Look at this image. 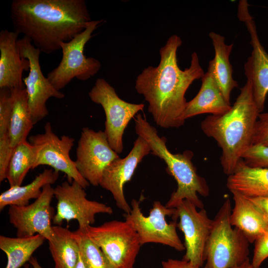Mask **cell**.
<instances>
[{
	"mask_svg": "<svg viewBox=\"0 0 268 268\" xmlns=\"http://www.w3.org/2000/svg\"><path fill=\"white\" fill-rule=\"evenodd\" d=\"M182 44L178 35L170 36L159 50L158 66L144 68L135 80L136 92L148 103V111L156 125L163 128H177L184 124L186 92L204 74L196 52L192 54L189 67L180 68L177 53Z\"/></svg>",
	"mask_w": 268,
	"mask_h": 268,
	"instance_id": "cell-1",
	"label": "cell"
},
{
	"mask_svg": "<svg viewBox=\"0 0 268 268\" xmlns=\"http://www.w3.org/2000/svg\"><path fill=\"white\" fill-rule=\"evenodd\" d=\"M10 16L14 31L50 54L82 32L91 17L84 0H13Z\"/></svg>",
	"mask_w": 268,
	"mask_h": 268,
	"instance_id": "cell-2",
	"label": "cell"
},
{
	"mask_svg": "<svg viewBox=\"0 0 268 268\" xmlns=\"http://www.w3.org/2000/svg\"><path fill=\"white\" fill-rule=\"evenodd\" d=\"M260 113L251 83L247 80L228 111L221 115H209L201 122L203 133L213 138L221 149L220 163L226 175L234 172L243 155L252 145Z\"/></svg>",
	"mask_w": 268,
	"mask_h": 268,
	"instance_id": "cell-3",
	"label": "cell"
},
{
	"mask_svg": "<svg viewBox=\"0 0 268 268\" xmlns=\"http://www.w3.org/2000/svg\"><path fill=\"white\" fill-rule=\"evenodd\" d=\"M135 130L137 135L148 143L150 153L164 161L168 173L177 182V189L171 194L165 206L175 208L182 201L186 200L198 209L204 208L198 195L208 196L209 189L206 180L198 174L192 163L193 152L189 150L182 153L171 152L167 147L166 137L160 136L156 128L140 114H137L135 118Z\"/></svg>",
	"mask_w": 268,
	"mask_h": 268,
	"instance_id": "cell-4",
	"label": "cell"
},
{
	"mask_svg": "<svg viewBox=\"0 0 268 268\" xmlns=\"http://www.w3.org/2000/svg\"><path fill=\"white\" fill-rule=\"evenodd\" d=\"M231 201L226 199L212 220L203 268H233L249 259V242L230 222Z\"/></svg>",
	"mask_w": 268,
	"mask_h": 268,
	"instance_id": "cell-5",
	"label": "cell"
},
{
	"mask_svg": "<svg viewBox=\"0 0 268 268\" xmlns=\"http://www.w3.org/2000/svg\"><path fill=\"white\" fill-rule=\"evenodd\" d=\"M80 230L116 268H134L141 245L137 233L127 221L113 220Z\"/></svg>",
	"mask_w": 268,
	"mask_h": 268,
	"instance_id": "cell-6",
	"label": "cell"
},
{
	"mask_svg": "<svg viewBox=\"0 0 268 268\" xmlns=\"http://www.w3.org/2000/svg\"><path fill=\"white\" fill-rule=\"evenodd\" d=\"M102 20H91L85 29L71 40L60 44L62 58L59 65L48 73L47 78L58 90L66 87L72 79L85 81L99 71L101 64L93 57L84 55L86 44Z\"/></svg>",
	"mask_w": 268,
	"mask_h": 268,
	"instance_id": "cell-7",
	"label": "cell"
},
{
	"mask_svg": "<svg viewBox=\"0 0 268 268\" xmlns=\"http://www.w3.org/2000/svg\"><path fill=\"white\" fill-rule=\"evenodd\" d=\"M140 201H131V210L124 216L137 233L141 246L147 243H158L169 246L178 251L185 250L184 244L177 232L176 220L170 223L167 216L173 217L175 208H168L159 201H155L149 215L145 216L140 207Z\"/></svg>",
	"mask_w": 268,
	"mask_h": 268,
	"instance_id": "cell-8",
	"label": "cell"
},
{
	"mask_svg": "<svg viewBox=\"0 0 268 268\" xmlns=\"http://www.w3.org/2000/svg\"><path fill=\"white\" fill-rule=\"evenodd\" d=\"M90 100L100 105L105 112L104 133L112 148L118 154L123 150V137L128 124L144 105L126 102L117 94L115 88L105 79H96L88 92Z\"/></svg>",
	"mask_w": 268,
	"mask_h": 268,
	"instance_id": "cell-9",
	"label": "cell"
},
{
	"mask_svg": "<svg viewBox=\"0 0 268 268\" xmlns=\"http://www.w3.org/2000/svg\"><path fill=\"white\" fill-rule=\"evenodd\" d=\"M74 140L67 135L58 136L53 132L51 123L47 122L42 134L31 135L28 138L35 153L32 169L40 165L50 166L54 170L65 174L69 183L74 181L86 189L90 184L80 175L74 161L69 155Z\"/></svg>",
	"mask_w": 268,
	"mask_h": 268,
	"instance_id": "cell-10",
	"label": "cell"
},
{
	"mask_svg": "<svg viewBox=\"0 0 268 268\" xmlns=\"http://www.w3.org/2000/svg\"><path fill=\"white\" fill-rule=\"evenodd\" d=\"M85 189L76 182L65 181L54 189L57 201L53 223L61 226L64 220H76L78 228L83 230L92 225L100 213L112 214L113 209L105 203L88 200Z\"/></svg>",
	"mask_w": 268,
	"mask_h": 268,
	"instance_id": "cell-11",
	"label": "cell"
},
{
	"mask_svg": "<svg viewBox=\"0 0 268 268\" xmlns=\"http://www.w3.org/2000/svg\"><path fill=\"white\" fill-rule=\"evenodd\" d=\"M17 46L20 56L27 59L30 63L29 72L23 78L31 119L34 125L49 114L46 103L52 97L63 99V93L56 89L46 77L41 68L39 58L40 50L36 48L28 38L19 39Z\"/></svg>",
	"mask_w": 268,
	"mask_h": 268,
	"instance_id": "cell-12",
	"label": "cell"
},
{
	"mask_svg": "<svg viewBox=\"0 0 268 268\" xmlns=\"http://www.w3.org/2000/svg\"><path fill=\"white\" fill-rule=\"evenodd\" d=\"M118 154L111 147L104 131L82 128L76 149L75 167L80 175L93 186L100 185L106 168Z\"/></svg>",
	"mask_w": 268,
	"mask_h": 268,
	"instance_id": "cell-13",
	"label": "cell"
},
{
	"mask_svg": "<svg viewBox=\"0 0 268 268\" xmlns=\"http://www.w3.org/2000/svg\"><path fill=\"white\" fill-rule=\"evenodd\" d=\"M51 185L44 186L40 196L32 203L24 206L10 205L9 222L16 228V236L29 237L40 234L48 241L54 237L53 219L55 213L51 205L54 197Z\"/></svg>",
	"mask_w": 268,
	"mask_h": 268,
	"instance_id": "cell-14",
	"label": "cell"
},
{
	"mask_svg": "<svg viewBox=\"0 0 268 268\" xmlns=\"http://www.w3.org/2000/svg\"><path fill=\"white\" fill-rule=\"evenodd\" d=\"M175 208L173 218L175 220L179 218L177 227L184 236L186 253L183 260L201 268L205 262V247L212 220L204 208L198 210L195 205L186 200L182 201Z\"/></svg>",
	"mask_w": 268,
	"mask_h": 268,
	"instance_id": "cell-15",
	"label": "cell"
},
{
	"mask_svg": "<svg viewBox=\"0 0 268 268\" xmlns=\"http://www.w3.org/2000/svg\"><path fill=\"white\" fill-rule=\"evenodd\" d=\"M248 6L247 1H240L238 10V16L245 23L250 34L252 47L251 56L244 65L245 74L251 83L254 100L262 113L268 94V54L260 42Z\"/></svg>",
	"mask_w": 268,
	"mask_h": 268,
	"instance_id": "cell-16",
	"label": "cell"
},
{
	"mask_svg": "<svg viewBox=\"0 0 268 268\" xmlns=\"http://www.w3.org/2000/svg\"><path fill=\"white\" fill-rule=\"evenodd\" d=\"M150 152L148 143L138 135L128 155L114 160L104 172L99 186L111 193L117 206L125 213L130 212L131 206L124 195V186L131 180L138 164Z\"/></svg>",
	"mask_w": 268,
	"mask_h": 268,
	"instance_id": "cell-17",
	"label": "cell"
},
{
	"mask_svg": "<svg viewBox=\"0 0 268 268\" xmlns=\"http://www.w3.org/2000/svg\"><path fill=\"white\" fill-rule=\"evenodd\" d=\"M19 34L7 29L0 32V89L25 88L24 71H29V61L22 58L17 42Z\"/></svg>",
	"mask_w": 268,
	"mask_h": 268,
	"instance_id": "cell-18",
	"label": "cell"
},
{
	"mask_svg": "<svg viewBox=\"0 0 268 268\" xmlns=\"http://www.w3.org/2000/svg\"><path fill=\"white\" fill-rule=\"evenodd\" d=\"M201 85L196 96L187 102L184 112L186 120L203 114L221 115L229 110L231 105L225 100L218 86L210 64L201 78Z\"/></svg>",
	"mask_w": 268,
	"mask_h": 268,
	"instance_id": "cell-19",
	"label": "cell"
},
{
	"mask_svg": "<svg viewBox=\"0 0 268 268\" xmlns=\"http://www.w3.org/2000/svg\"><path fill=\"white\" fill-rule=\"evenodd\" d=\"M232 194L234 205L230 216V223L244 234L249 243H253L268 230V219L248 198L237 192Z\"/></svg>",
	"mask_w": 268,
	"mask_h": 268,
	"instance_id": "cell-20",
	"label": "cell"
},
{
	"mask_svg": "<svg viewBox=\"0 0 268 268\" xmlns=\"http://www.w3.org/2000/svg\"><path fill=\"white\" fill-rule=\"evenodd\" d=\"M226 186L247 198L268 197V168L249 167L241 159L228 176Z\"/></svg>",
	"mask_w": 268,
	"mask_h": 268,
	"instance_id": "cell-21",
	"label": "cell"
},
{
	"mask_svg": "<svg viewBox=\"0 0 268 268\" xmlns=\"http://www.w3.org/2000/svg\"><path fill=\"white\" fill-rule=\"evenodd\" d=\"M214 49V57L209 62L215 81L226 101L230 105L232 90L238 87L232 76V67L229 60L233 44L227 45L225 38L214 32L209 33Z\"/></svg>",
	"mask_w": 268,
	"mask_h": 268,
	"instance_id": "cell-22",
	"label": "cell"
},
{
	"mask_svg": "<svg viewBox=\"0 0 268 268\" xmlns=\"http://www.w3.org/2000/svg\"><path fill=\"white\" fill-rule=\"evenodd\" d=\"M59 172L53 169H45L29 184L10 187L0 195V210L7 206H24L29 201L36 200L41 195L43 188L57 181Z\"/></svg>",
	"mask_w": 268,
	"mask_h": 268,
	"instance_id": "cell-23",
	"label": "cell"
},
{
	"mask_svg": "<svg viewBox=\"0 0 268 268\" xmlns=\"http://www.w3.org/2000/svg\"><path fill=\"white\" fill-rule=\"evenodd\" d=\"M54 238L48 241L54 268H75L80 256L79 244L74 232L61 226H53Z\"/></svg>",
	"mask_w": 268,
	"mask_h": 268,
	"instance_id": "cell-24",
	"label": "cell"
},
{
	"mask_svg": "<svg viewBox=\"0 0 268 268\" xmlns=\"http://www.w3.org/2000/svg\"><path fill=\"white\" fill-rule=\"evenodd\" d=\"M13 104L9 127V137L11 147L26 140L33 126L29 111L25 88L11 90Z\"/></svg>",
	"mask_w": 268,
	"mask_h": 268,
	"instance_id": "cell-25",
	"label": "cell"
},
{
	"mask_svg": "<svg viewBox=\"0 0 268 268\" xmlns=\"http://www.w3.org/2000/svg\"><path fill=\"white\" fill-rule=\"evenodd\" d=\"M45 238L40 234L15 238L0 236V249L7 257L5 268H20L29 262Z\"/></svg>",
	"mask_w": 268,
	"mask_h": 268,
	"instance_id": "cell-26",
	"label": "cell"
},
{
	"mask_svg": "<svg viewBox=\"0 0 268 268\" xmlns=\"http://www.w3.org/2000/svg\"><path fill=\"white\" fill-rule=\"evenodd\" d=\"M34 159V147L29 141H24L14 148L6 175L10 187L21 185L28 172L32 169Z\"/></svg>",
	"mask_w": 268,
	"mask_h": 268,
	"instance_id": "cell-27",
	"label": "cell"
},
{
	"mask_svg": "<svg viewBox=\"0 0 268 268\" xmlns=\"http://www.w3.org/2000/svg\"><path fill=\"white\" fill-rule=\"evenodd\" d=\"M13 98L11 90L0 89V171L5 173L13 149L10 143L9 127Z\"/></svg>",
	"mask_w": 268,
	"mask_h": 268,
	"instance_id": "cell-28",
	"label": "cell"
},
{
	"mask_svg": "<svg viewBox=\"0 0 268 268\" xmlns=\"http://www.w3.org/2000/svg\"><path fill=\"white\" fill-rule=\"evenodd\" d=\"M86 268H116L101 249L81 230L74 231Z\"/></svg>",
	"mask_w": 268,
	"mask_h": 268,
	"instance_id": "cell-29",
	"label": "cell"
},
{
	"mask_svg": "<svg viewBox=\"0 0 268 268\" xmlns=\"http://www.w3.org/2000/svg\"><path fill=\"white\" fill-rule=\"evenodd\" d=\"M242 159L249 167L268 168V146L252 145Z\"/></svg>",
	"mask_w": 268,
	"mask_h": 268,
	"instance_id": "cell-30",
	"label": "cell"
},
{
	"mask_svg": "<svg viewBox=\"0 0 268 268\" xmlns=\"http://www.w3.org/2000/svg\"><path fill=\"white\" fill-rule=\"evenodd\" d=\"M252 145L268 146V113H260L256 122Z\"/></svg>",
	"mask_w": 268,
	"mask_h": 268,
	"instance_id": "cell-31",
	"label": "cell"
},
{
	"mask_svg": "<svg viewBox=\"0 0 268 268\" xmlns=\"http://www.w3.org/2000/svg\"><path fill=\"white\" fill-rule=\"evenodd\" d=\"M254 242L255 247L251 263L254 267L259 268L268 258V230L258 237Z\"/></svg>",
	"mask_w": 268,
	"mask_h": 268,
	"instance_id": "cell-32",
	"label": "cell"
},
{
	"mask_svg": "<svg viewBox=\"0 0 268 268\" xmlns=\"http://www.w3.org/2000/svg\"><path fill=\"white\" fill-rule=\"evenodd\" d=\"M162 268H200L184 260L169 259L162 262Z\"/></svg>",
	"mask_w": 268,
	"mask_h": 268,
	"instance_id": "cell-33",
	"label": "cell"
},
{
	"mask_svg": "<svg viewBox=\"0 0 268 268\" xmlns=\"http://www.w3.org/2000/svg\"><path fill=\"white\" fill-rule=\"evenodd\" d=\"M248 198L260 208L268 219V197Z\"/></svg>",
	"mask_w": 268,
	"mask_h": 268,
	"instance_id": "cell-34",
	"label": "cell"
},
{
	"mask_svg": "<svg viewBox=\"0 0 268 268\" xmlns=\"http://www.w3.org/2000/svg\"><path fill=\"white\" fill-rule=\"evenodd\" d=\"M28 262L29 263L30 266H29V265L26 264L25 266V268H43L39 264L35 257H32Z\"/></svg>",
	"mask_w": 268,
	"mask_h": 268,
	"instance_id": "cell-35",
	"label": "cell"
},
{
	"mask_svg": "<svg viewBox=\"0 0 268 268\" xmlns=\"http://www.w3.org/2000/svg\"><path fill=\"white\" fill-rule=\"evenodd\" d=\"M233 268H261L260 267L257 268V267H254L252 264L251 262H250V260L249 259L247 261H246L245 263L242 264V265Z\"/></svg>",
	"mask_w": 268,
	"mask_h": 268,
	"instance_id": "cell-36",
	"label": "cell"
},
{
	"mask_svg": "<svg viewBox=\"0 0 268 268\" xmlns=\"http://www.w3.org/2000/svg\"><path fill=\"white\" fill-rule=\"evenodd\" d=\"M75 268H86L85 265L81 256L80 253L79 260Z\"/></svg>",
	"mask_w": 268,
	"mask_h": 268,
	"instance_id": "cell-37",
	"label": "cell"
}]
</instances>
